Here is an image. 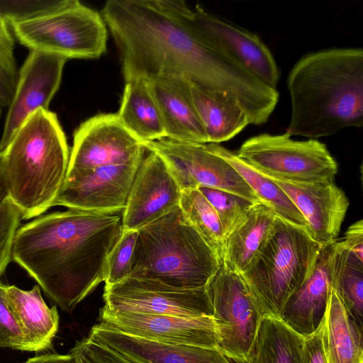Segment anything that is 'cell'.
I'll list each match as a JSON object with an SVG mask.
<instances>
[{
    "label": "cell",
    "instance_id": "obj_1",
    "mask_svg": "<svg viewBox=\"0 0 363 363\" xmlns=\"http://www.w3.org/2000/svg\"><path fill=\"white\" fill-rule=\"evenodd\" d=\"M118 50L125 82L182 78L238 103L250 124L265 123L279 92L264 84L195 25L184 1L108 0L100 12Z\"/></svg>",
    "mask_w": 363,
    "mask_h": 363
},
{
    "label": "cell",
    "instance_id": "obj_2",
    "mask_svg": "<svg viewBox=\"0 0 363 363\" xmlns=\"http://www.w3.org/2000/svg\"><path fill=\"white\" fill-rule=\"evenodd\" d=\"M122 213L41 215L18 229L12 259L70 313L104 281L108 257L123 231Z\"/></svg>",
    "mask_w": 363,
    "mask_h": 363
},
{
    "label": "cell",
    "instance_id": "obj_3",
    "mask_svg": "<svg viewBox=\"0 0 363 363\" xmlns=\"http://www.w3.org/2000/svg\"><path fill=\"white\" fill-rule=\"evenodd\" d=\"M291 114L286 133L310 139L363 125V49L305 55L287 79Z\"/></svg>",
    "mask_w": 363,
    "mask_h": 363
},
{
    "label": "cell",
    "instance_id": "obj_4",
    "mask_svg": "<svg viewBox=\"0 0 363 363\" xmlns=\"http://www.w3.org/2000/svg\"><path fill=\"white\" fill-rule=\"evenodd\" d=\"M1 152L9 198L21 211L22 219L37 218L54 206L69 160L56 114L36 110Z\"/></svg>",
    "mask_w": 363,
    "mask_h": 363
},
{
    "label": "cell",
    "instance_id": "obj_5",
    "mask_svg": "<svg viewBox=\"0 0 363 363\" xmlns=\"http://www.w3.org/2000/svg\"><path fill=\"white\" fill-rule=\"evenodd\" d=\"M220 266L219 255L177 206L138 229L129 277L177 289H201L209 285Z\"/></svg>",
    "mask_w": 363,
    "mask_h": 363
},
{
    "label": "cell",
    "instance_id": "obj_6",
    "mask_svg": "<svg viewBox=\"0 0 363 363\" xmlns=\"http://www.w3.org/2000/svg\"><path fill=\"white\" fill-rule=\"evenodd\" d=\"M321 247L306 230L277 216L262 247L240 273L263 315L279 316L311 274Z\"/></svg>",
    "mask_w": 363,
    "mask_h": 363
},
{
    "label": "cell",
    "instance_id": "obj_7",
    "mask_svg": "<svg viewBox=\"0 0 363 363\" xmlns=\"http://www.w3.org/2000/svg\"><path fill=\"white\" fill-rule=\"evenodd\" d=\"M9 23L14 37L30 50L68 60L97 58L106 50L107 26L101 13L78 0L49 1Z\"/></svg>",
    "mask_w": 363,
    "mask_h": 363
},
{
    "label": "cell",
    "instance_id": "obj_8",
    "mask_svg": "<svg viewBox=\"0 0 363 363\" xmlns=\"http://www.w3.org/2000/svg\"><path fill=\"white\" fill-rule=\"evenodd\" d=\"M235 154L262 174L284 182L335 181L338 169L325 144L317 139L295 140L286 133L250 138Z\"/></svg>",
    "mask_w": 363,
    "mask_h": 363
},
{
    "label": "cell",
    "instance_id": "obj_9",
    "mask_svg": "<svg viewBox=\"0 0 363 363\" xmlns=\"http://www.w3.org/2000/svg\"><path fill=\"white\" fill-rule=\"evenodd\" d=\"M218 342L228 359L243 363L264 316L240 273L220 266L208 285Z\"/></svg>",
    "mask_w": 363,
    "mask_h": 363
},
{
    "label": "cell",
    "instance_id": "obj_10",
    "mask_svg": "<svg viewBox=\"0 0 363 363\" xmlns=\"http://www.w3.org/2000/svg\"><path fill=\"white\" fill-rule=\"evenodd\" d=\"M141 144L164 161L181 190L213 188L236 194L252 203L260 202L241 176L212 150L209 143L163 138Z\"/></svg>",
    "mask_w": 363,
    "mask_h": 363
},
{
    "label": "cell",
    "instance_id": "obj_11",
    "mask_svg": "<svg viewBox=\"0 0 363 363\" xmlns=\"http://www.w3.org/2000/svg\"><path fill=\"white\" fill-rule=\"evenodd\" d=\"M103 299L104 307L116 312L191 318L213 315L208 286L182 289L157 281L129 277L114 285L105 286Z\"/></svg>",
    "mask_w": 363,
    "mask_h": 363
},
{
    "label": "cell",
    "instance_id": "obj_12",
    "mask_svg": "<svg viewBox=\"0 0 363 363\" xmlns=\"http://www.w3.org/2000/svg\"><path fill=\"white\" fill-rule=\"evenodd\" d=\"M143 159L89 169L67 170L54 206L99 213L123 212Z\"/></svg>",
    "mask_w": 363,
    "mask_h": 363
},
{
    "label": "cell",
    "instance_id": "obj_13",
    "mask_svg": "<svg viewBox=\"0 0 363 363\" xmlns=\"http://www.w3.org/2000/svg\"><path fill=\"white\" fill-rule=\"evenodd\" d=\"M145 150L117 113L98 114L76 129L68 170L129 163L142 160Z\"/></svg>",
    "mask_w": 363,
    "mask_h": 363
},
{
    "label": "cell",
    "instance_id": "obj_14",
    "mask_svg": "<svg viewBox=\"0 0 363 363\" xmlns=\"http://www.w3.org/2000/svg\"><path fill=\"white\" fill-rule=\"evenodd\" d=\"M99 320L119 332L150 340L217 348L218 336L211 316L182 317L169 315L116 312L102 307Z\"/></svg>",
    "mask_w": 363,
    "mask_h": 363
},
{
    "label": "cell",
    "instance_id": "obj_15",
    "mask_svg": "<svg viewBox=\"0 0 363 363\" xmlns=\"http://www.w3.org/2000/svg\"><path fill=\"white\" fill-rule=\"evenodd\" d=\"M67 60L57 55L30 50L18 70L15 93L0 139V152L33 112L39 108L48 109L59 89Z\"/></svg>",
    "mask_w": 363,
    "mask_h": 363
},
{
    "label": "cell",
    "instance_id": "obj_16",
    "mask_svg": "<svg viewBox=\"0 0 363 363\" xmlns=\"http://www.w3.org/2000/svg\"><path fill=\"white\" fill-rule=\"evenodd\" d=\"M181 189L164 161L149 152L134 178L126 206L123 229L138 230L179 206Z\"/></svg>",
    "mask_w": 363,
    "mask_h": 363
},
{
    "label": "cell",
    "instance_id": "obj_17",
    "mask_svg": "<svg viewBox=\"0 0 363 363\" xmlns=\"http://www.w3.org/2000/svg\"><path fill=\"white\" fill-rule=\"evenodd\" d=\"M193 20L211 42L254 77L267 86L277 89L279 79L277 62L257 34L210 13L199 5L193 11Z\"/></svg>",
    "mask_w": 363,
    "mask_h": 363
},
{
    "label": "cell",
    "instance_id": "obj_18",
    "mask_svg": "<svg viewBox=\"0 0 363 363\" xmlns=\"http://www.w3.org/2000/svg\"><path fill=\"white\" fill-rule=\"evenodd\" d=\"M272 180L302 214L308 233L314 241L323 246L337 240L350 202L335 181L302 183Z\"/></svg>",
    "mask_w": 363,
    "mask_h": 363
},
{
    "label": "cell",
    "instance_id": "obj_19",
    "mask_svg": "<svg viewBox=\"0 0 363 363\" xmlns=\"http://www.w3.org/2000/svg\"><path fill=\"white\" fill-rule=\"evenodd\" d=\"M89 337L131 363H231L217 348L164 343L128 335L101 323Z\"/></svg>",
    "mask_w": 363,
    "mask_h": 363
},
{
    "label": "cell",
    "instance_id": "obj_20",
    "mask_svg": "<svg viewBox=\"0 0 363 363\" xmlns=\"http://www.w3.org/2000/svg\"><path fill=\"white\" fill-rule=\"evenodd\" d=\"M334 242L322 246L311 274L291 295L279 316L303 337L318 329L325 313L332 289Z\"/></svg>",
    "mask_w": 363,
    "mask_h": 363
},
{
    "label": "cell",
    "instance_id": "obj_21",
    "mask_svg": "<svg viewBox=\"0 0 363 363\" xmlns=\"http://www.w3.org/2000/svg\"><path fill=\"white\" fill-rule=\"evenodd\" d=\"M159 108L166 138L208 143L191 94V84L182 78L155 77L146 79Z\"/></svg>",
    "mask_w": 363,
    "mask_h": 363
},
{
    "label": "cell",
    "instance_id": "obj_22",
    "mask_svg": "<svg viewBox=\"0 0 363 363\" xmlns=\"http://www.w3.org/2000/svg\"><path fill=\"white\" fill-rule=\"evenodd\" d=\"M6 295L23 335L24 351L50 349L59 328L57 307L48 306L38 285L28 291L6 285Z\"/></svg>",
    "mask_w": 363,
    "mask_h": 363
},
{
    "label": "cell",
    "instance_id": "obj_23",
    "mask_svg": "<svg viewBox=\"0 0 363 363\" xmlns=\"http://www.w3.org/2000/svg\"><path fill=\"white\" fill-rule=\"evenodd\" d=\"M276 218L262 202L253 204L242 222L225 238L221 265L234 272H244L270 235Z\"/></svg>",
    "mask_w": 363,
    "mask_h": 363
},
{
    "label": "cell",
    "instance_id": "obj_24",
    "mask_svg": "<svg viewBox=\"0 0 363 363\" xmlns=\"http://www.w3.org/2000/svg\"><path fill=\"white\" fill-rule=\"evenodd\" d=\"M323 343L327 363H363V328L333 289L323 319Z\"/></svg>",
    "mask_w": 363,
    "mask_h": 363
},
{
    "label": "cell",
    "instance_id": "obj_25",
    "mask_svg": "<svg viewBox=\"0 0 363 363\" xmlns=\"http://www.w3.org/2000/svg\"><path fill=\"white\" fill-rule=\"evenodd\" d=\"M190 89L208 143L219 144L228 140L250 125L248 117L240 105L227 95L191 84Z\"/></svg>",
    "mask_w": 363,
    "mask_h": 363
},
{
    "label": "cell",
    "instance_id": "obj_26",
    "mask_svg": "<svg viewBox=\"0 0 363 363\" xmlns=\"http://www.w3.org/2000/svg\"><path fill=\"white\" fill-rule=\"evenodd\" d=\"M117 114L140 143L166 138L159 108L146 79L125 82Z\"/></svg>",
    "mask_w": 363,
    "mask_h": 363
},
{
    "label": "cell",
    "instance_id": "obj_27",
    "mask_svg": "<svg viewBox=\"0 0 363 363\" xmlns=\"http://www.w3.org/2000/svg\"><path fill=\"white\" fill-rule=\"evenodd\" d=\"M303 342L279 317L264 315L243 363H298Z\"/></svg>",
    "mask_w": 363,
    "mask_h": 363
},
{
    "label": "cell",
    "instance_id": "obj_28",
    "mask_svg": "<svg viewBox=\"0 0 363 363\" xmlns=\"http://www.w3.org/2000/svg\"><path fill=\"white\" fill-rule=\"evenodd\" d=\"M212 150L225 160L241 176L260 202L271 208L277 217L306 230L307 223L291 200L270 178L262 174L233 152L219 144L209 143Z\"/></svg>",
    "mask_w": 363,
    "mask_h": 363
},
{
    "label": "cell",
    "instance_id": "obj_29",
    "mask_svg": "<svg viewBox=\"0 0 363 363\" xmlns=\"http://www.w3.org/2000/svg\"><path fill=\"white\" fill-rule=\"evenodd\" d=\"M331 286L357 324L363 328V262L342 242H334Z\"/></svg>",
    "mask_w": 363,
    "mask_h": 363
},
{
    "label": "cell",
    "instance_id": "obj_30",
    "mask_svg": "<svg viewBox=\"0 0 363 363\" xmlns=\"http://www.w3.org/2000/svg\"><path fill=\"white\" fill-rule=\"evenodd\" d=\"M179 207L186 220L220 257L224 241L221 223L199 189H182Z\"/></svg>",
    "mask_w": 363,
    "mask_h": 363
},
{
    "label": "cell",
    "instance_id": "obj_31",
    "mask_svg": "<svg viewBox=\"0 0 363 363\" xmlns=\"http://www.w3.org/2000/svg\"><path fill=\"white\" fill-rule=\"evenodd\" d=\"M198 189L216 211L221 223L224 240L242 222L255 204L225 191L203 186Z\"/></svg>",
    "mask_w": 363,
    "mask_h": 363
},
{
    "label": "cell",
    "instance_id": "obj_32",
    "mask_svg": "<svg viewBox=\"0 0 363 363\" xmlns=\"http://www.w3.org/2000/svg\"><path fill=\"white\" fill-rule=\"evenodd\" d=\"M18 77L14 55V35L0 9V108L9 107Z\"/></svg>",
    "mask_w": 363,
    "mask_h": 363
},
{
    "label": "cell",
    "instance_id": "obj_33",
    "mask_svg": "<svg viewBox=\"0 0 363 363\" xmlns=\"http://www.w3.org/2000/svg\"><path fill=\"white\" fill-rule=\"evenodd\" d=\"M138 230H123L107 259L104 282L106 286L128 278L132 271Z\"/></svg>",
    "mask_w": 363,
    "mask_h": 363
},
{
    "label": "cell",
    "instance_id": "obj_34",
    "mask_svg": "<svg viewBox=\"0 0 363 363\" xmlns=\"http://www.w3.org/2000/svg\"><path fill=\"white\" fill-rule=\"evenodd\" d=\"M21 219V211L8 198L0 206V277L12 259L13 243Z\"/></svg>",
    "mask_w": 363,
    "mask_h": 363
},
{
    "label": "cell",
    "instance_id": "obj_35",
    "mask_svg": "<svg viewBox=\"0 0 363 363\" xmlns=\"http://www.w3.org/2000/svg\"><path fill=\"white\" fill-rule=\"evenodd\" d=\"M0 347L24 351L21 329L13 314L6 295V285L0 282Z\"/></svg>",
    "mask_w": 363,
    "mask_h": 363
},
{
    "label": "cell",
    "instance_id": "obj_36",
    "mask_svg": "<svg viewBox=\"0 0 363 363\" xmlns=\"http://www.w3.org/2000/svg\"><path fill=\"white\" fill-rule=\"evenodd\" d=\"M77 363H131L90 337L77 341L70 351Z\"/></svg>",
    "mask_w": 363,
    "mask_h": 363
},
{
    "label": "cell",
    "instance_id": "obj_37",
    "mask_svg": "<svg viewBox=\"0 0 363 363\" xmlns=\"http://www.w3.org/2000/svg\"><path fill=\"white\" fill-rule=\"evenodd\" d=\"M298 363H327L323 343V320L314 333L304 337Z\"/></svg>",
    "mask_w": 363,
    "mask_h": 363
},
{
    "label": "cell",
    "instance_id": "obj_38",
    "mask_svg": "<svg viewBox=\"0 0 363 363\" xmlns=\"http://www.w3.org/2000/svg\"><path fill=\"white\" fill-rule=\"evenodd\" d=\"M344 246L363 262V221L359 220L352 224L340 240Z\"/></svg>",
    "mask_w": 363,
    "mask_h": 363
},
{
    "label": "cell",
    "instance_id": "obj_39",
    "mask_svg": "<svg viewBox=\"0 0 363 363\" xmlns=\"http://www.w3.org/2000/svg\"><path fill=\"white\" fill-rule=\"evenodd\" d=\"M24 363H77L75 357L72 354H48L36 356L28 359Z\"/></svg>",
    "mask_w": 363,
    "mask_h": 363
},
{
    "label": "cell",
    "instance_id": "obj_40",
    "mask_svg": "<svg viewBox=\"0 0 363 363\" xmlns=\"http://www.w3.org/2000/svg\"><path fill=\"white\" fill-rule=\"evenodd\" d=\"M9 198V191L1 167V152H0V206Z\"/></svg>",
    "mask_w": 363,
    "mask_h": 363
},
{
    "label": "cell",
    "instance_id": "obj_41",
    "mask_svg": "<svg viewBox=\"0 0 363 363\" xmlns=\"http://www.w3.org/2000/svg\"><path fill=\"white\" fill-rule=\"evenodd\" d=\"M0 115H1V109H0Z\"/></svg>",
    "mask_w": 363,
    "mask_h": 363
}]
</instances>
